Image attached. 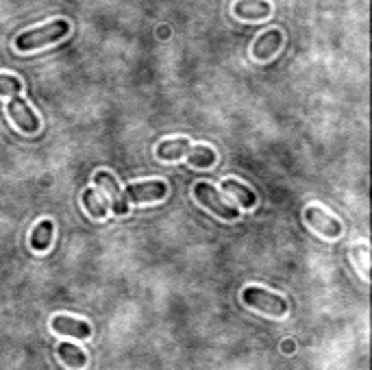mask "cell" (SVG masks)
<instances>
[{
  "mask_svg": "<svg viewBox=\"0 0 372 370\" xmlns=\"http://www.w3.org/2000/svg\"><path fill=\"white\" fill-rule=\"evenodd\" d=\"M0 94L9 96V116L24 133L40 131V118L31 111L26 101L22 99V81L18 76L0 74Z\"/></svg>",
  "mask_w": 372,
  "mask_h": 370,
  "instance_id": "6da1fadb",
  "label": "cell"
},
{
  "mask_svg": "<svg viewBox=\"0 0 372 370\" xmlns=\"http://www.w3.org/2000/svg\"><path fill=\"white\" fill-rule=\"evenodd\" d=\"M68 33H70V24L66 20H55V22H48L44 26L31 28V31H26V33L18 35V40H15V48L22 53L35 51V48H42L51 42H59Z\"/></svg>",
  "mask_w": 372,
  "mask_h": 370,
  "instance_id": "7a4b0ae2",
  "label": "cell"
},
{
  "mask_svg": "<svg viewBox=\"0 0 372 370\" xmlns=\"http://www.w3.org/2000/svg\"><path fill=\"white\" fill-rule=\"evenodd\" d=\"M242 298H244V303L248 305V308H253L257 312H264V314H270V316H285V312H287V303H285L283 296L268 292V289L257 287V285L244 287Z\"/></svg>",
  "mask_w": 372,
  "mask_h": 370,
  "instance_id": "3957f363",
  "label": "cell"
},
{
  "mask_svg": "<svg viewBox=\"0 0 372 370\" xmlns=\"http://www.w3.org/2000/svg\"><path fill=\"white\" fill-rule=\"evenodd\" d=\"M194 196L198 199L201 205H205L207 209H212V212L224 220H237L239 218V212L229 205V203H224L222 196L216 192L214 185H209V183H198L196 187H194Z\"/></svg>",
  "mask_w": 372,
  "mask_h": 370,
  "instance_id": "277c9868",
  "label": "cell"
},
{
  "mask_svg": "<svg viewBox=\"0 0 372 370\" xmlns=\"http://www.w3.org/2000/svg\"><path fill=\"white\" fill-rule=\"evenodd\" d=\"M168 194V185L166 181H137L126 185L122 196L126 203H153L159 201Z\"/></svg>",
  "mask_w": 372,
  "mask_h": 370,
  "instance_id": "5b68a950",
  "label": "cell"
},
{
  "mask_svg": "<svg viewBox=\"0 0 372 370\" xmlns=\"http://www.w3.org/2000/svg\"><path fill=\"white\" fill-rule=\"evenodd\" d=\"M305 220L314 231H318L320 235H325L329 239L342 235V224H339V220H335L331 214H327L325 209H320L316 205H310L305 209Z\"/></svg>",
  "mask_w": 372,
  "mask_h": 370,
  "instance_id": "8992f818",
  "label": "cell"
},
{
  "mask_svg": "<svg viewBox=\"0 0 372 370\" xmlns=\"http://www.w3.org/2000/svg\"><path fill=\"white\" fill-rule=\"evenodd\" d=\"M94 183L99 185V187H103L107 194L111 196V209L116 212L118 216H122V214H126L128 212V203L124 201V196H122V190H120V185H118V181L113 179V174H109L107 170H99L94 174Z\"/></svg>",
  "mask_w": 372,
  "mask_h": 370,
  "instance_id": "52a82bcc",
  "label": "cell"
},
{
  "mask_svg": "<svg viewBox=\"0 0 372 370\" xmlns=\"http://www.w3.org/2000/svg\"><path fill=\"white\" fill-rule=\"evenodd\" d=\"M51 327L57 333H66V335H74L76 340H85V337L92 335V327L85 323V320H76L70 316H55Z\"/></svg>",
  "mask_w": 372,
  "mask_h": 370,
  "instance_id": "ba28073f",
  "label": "cell"
},
{
  "mask_svg": "<svg viewBox=\"0 0 372 370\" xmlns=\"http://www.w3.org/2000/svg\"><path fill=\"white\" fill-rule=\"evenodd\" d=\"M233 11L242 20H262V18H268L272 7L266 0H237Z\"/></svg>",
  "mask_w": 372,
  "mask_h": 370,
  "instance_id": "9c48e42d",
  "label": "cell"
},
{
  "mask_svg": "<svg viewBox=\"0 0 372 370\" xmlns=\"http://www.w3.org/2000/svg\"><path fill=\"white\" fill-rule=\"evenodd\" d=\"M281 44H283V33L279 28H272L253 44V55L257 59H270L281 48Z\"/></svg>",
  "mask_w": 372,
  "mask_h": 370,
  "instance_id": "30bf717a",
  "label": "cell"
},
{
  "mask_svg": "<svg viewBox=\"0 0 372 370\" xmlns=\"http://www.w3.org/2000/svg\"><path fill=\"white\" fill-rule=\"evenodd\" d=\"M194 155V146L187 140H166L157 146V157L159 159H168V162H174V159L181 157H189Z\"/></svg>",
  "mask_w": 372,
  "mask_h": 370,
  "instance_id": "8fae6325",
  "label": "cell"
},
{
  "mask_svg": "<svg viewBox=\"0 0 372 370\" xmlns=\"http://www.w3.org/2000/svg\"><path fill=\"white\" fill-rule=\"evenodd\" d=\"M222 190L226 192V194L235 196V199H237V203H239L242 207L251 209V207H255V205H257V196H255V192H253L251 187H246L244 183L235 181V179H226V181L222 183Z\"/></svg>",
  "mask_w": 372,
  "mask_h": 370,
  "instance_id": "7c38bea8",
  "label": "cell"
},
{
  "mask_svg": "<svg viewBox=\"0 0 372 370\" xmlns=\"http://www.w3.org/2000/svg\"><path fill=\"white\" fill-rule=\"evenodd\" d=\"M59 358L63 360V364H66V366L76 368V370L87 366V355L72 342H61L59 344Z\"/></svg>",
  "mask_w": 372,
  "mask_h": 370,
  "instance_id": "4fadbf2b",
  "label": "cell"
},
{
  "mask_svg": "<svg viewBox=\"0 0 372 370\" xmlns=\"http://www.w3.org/2000/svg\"><path fill=\"white\" fill-rule=\"evenodd\" d=\"M53 222L51 220H42L37 227L31 233V249L35 251H46L53 242Z\"/></svg>",
  "mask_w": 372,
  "mask_h": 370,
  "instance_id": "5bb4252c",
  "label": "cell"
},
{
  "mask_svg": "<svg viewBox=\"0 0 372 370\" xmlns=\"http://www.w3.org/2000/svg\"><path fill=\"white\" fill-rule=\"evenodd\" d=\"M83 205H85V209L94 218H105L107 216V203H103L99 196H96V190L94 187H87L83 192Z\"/></svg>",
  "mask_w": 372,
  "mask_h": 370,
  "instance_id": "9a60e30c",
  "label": "cell"
},
{
  "mask_svg": "<svg viewBox=\"0 0 372 370\" xmlns=\"http://www.w3.org/2000/svg\"><path fill=\"white\" fill-rule=\"evenodd\" d=\"M187 162L196 168H209L216 164V153L209 146H194V155L187 157Z\"/></svg>",
  "mask_w": 372,
  "mask_h": 370,
  "instance_id": "2e32d148",
  "label": "cell"
}]
</instances>
